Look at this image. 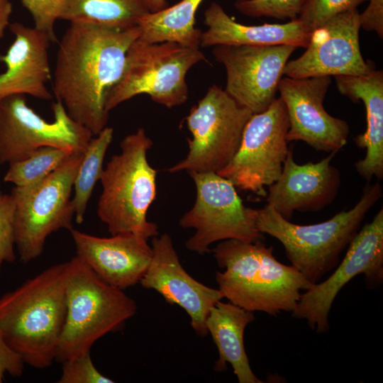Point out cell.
Instances as JSON below:
<instances>
[{"instance_id": "6da1fadb", "label": "cell", "mask_w": 383, "mask_h": 383, "mask_svg": "<svg viewBox=\"0 0 383 383\" xmlns=\"http://www.w3.org/2000/svg\"><path fill=\"white\" fill-rule=\"evenodd\" d=\"M126 30L70 23L59 43L52 91L69 116L99 134L106 127L108 95L120 80L131 44L139 38Z\"/></svg>"}, {"instance_id": "7a4b0ae2", "label": "cell", "mask_w": 383, "mask_h": 383, "mask_svg": "<svg viewBox=\"0 0 383 383\" xmlns=\"http://www.w3.org/2000/svg\"><path fill=\"white\" fill-rule=\"evenodd\" d=\"M67 262L47 267L0 296V331L23 362L37 370L56 359L66 310Z\"/></svg>"}, {"instance_id": "3957f363", "label": "cell", "mask_w": 383, "mask_h": 383, "mask_svg": "<svg viewBox=\"0 0 383 383\" xmlns=\"http://www.w3.org/2000/svg\"><path fill=\"white\" fill-rule=\"evenodd\" d=\"M223 272H217L218 289L232 304L270 316L292 312L310 283L292 265L279 262L273 248L260 240H222L213 250Z\"/></svg>"}, {"instance_id": "277c9868", "label": "cell", "mask_w": 383, "mask_h": 383, "mask_svg": "<svg viewBox=\"0 0 383 383\" xmlns=\"http://www.w3.org/2000/svg\"><path fill=\"white\" fill-rule=\"evenodd\" d=\"M382 196L379 182L367 184L360 201L351 209L311 225L291 223L267 204L257 209L256 225L260 233L268 234L282 244L291 265L314 284L336 267L340 254L358 232L367 213Z\"/></svg>"}, {"instance_id": "5b68a950", "label": "cell", "mask_w": 383, "mask_h": 383, "mask_svg": "<svg viewBox=\"0 0 383 383\" xmlns=\"http://www.w3.org/2000/svg\"><path fill=\"white\" fill-rule=\"evenodd\" d=\"M152 144L140 128L121 141L120 153L104 168L97 215L111 235L134 233L147 240L158 235L157 225L147 219L156 196L157 171L147 158Z\"/></svg>"}, {"instance_id": "8992f818", "label": "cell", "mask_w": 383, "mask_h": 383, "mask_svg": "<svg viewBox=\"0 0 383 383\" xmlns=\"http://www.w3.org/2000/svg\"><path fill=\"white\" fill-rule=\"evenodd\" d=\"M67 264L66 316L55 359L60 363L90 353L99 339L121 330L138 309L123 290L101 279L77 255Z\"/></svg>"}, {"instance_id": "52a82bcc", "label": "cell", "mask_w": 383, "mask_h": 383, "mask_svg": "<svg viewBox=\"0 0 383 383\" xmlns=\"http://www.w3.org/2000/svg\"><path fill=\"white\" fill-rule=\"evenodd\" d=\"M205 60L199 48L170 41L150 43L137 38L128 50L120 80L108 95L106 111L144 94L167 108L184 104L188 99L187 73Z\"/></svg>"}, {"instance_id": "ba28073f", "label": "cell", "mask_w": 383, "mask_h": 383, "mask_svg": "<svg viewBox=\"0 0 383 383\" xmlns=\"http://www.w3.org/2000/svg\"><path fill=\"white\" fill-rule=\"evenodd\" d=\"M83 154H72L56 170L31 185L14 186L16 248L28 263L43 252L46 240L61 229L71 231L74 211L71 193Z\"/></svg>"}, {"instance_id": "9c48e42d", "label": "cell", "mask_w": 383, "mask_h": 383, "mask_svg": "<svg viewBox=\"0 0 383 383\" xmlns=\"http://www.w3.org/2000/svg\"><path fill=\"white\" fill-rule=\"evenodd\" d=\"M252 114L224 89L212 85L186 117L192 135L187 155L167 170L216 173L237 152Z\"/></svg>"}, {"instance_id": "30bf717a", "label": "cell", "mask_w": 383, "mask_h": 383, "mask_svg": "<svg viewBox=\"0 0 383 383\" xmlns=\"http://www.w3.org/2000/svg\"><path fill=\"white\" fill-rule=\"evenodd\" d=\"M194 182L196 196L193 207L183 215L179 226L194 228L186 248L204 254L217 241L235 239L259 241L262 237L256 225L257 209L245 206L235 186L216 172H188Z\"/></svg>"}, {"instance_id": "8fae6325", "label": "cell", "mask_w": 383, "mask_h": 383, "mask_svg": "<svg viewBox=\"0 0 383 383\" xmlns=\"http://www.w3.org/2000/svg\"><path fill=\"white\" fill-rule=\"evenodd\" d=\"M289 127L287 108L279 96L265 111L252 115L237 152L216 173L235 188L267 196L265 187L278 179L289 151Z\"/></svg>"}, {"instance_id": "7c38bea8", "label": "cell", "mask_w": 383, "mask_h": 383, "mask_svg": "<svg viewBox=\"0 0 383 383\" xmlns=\"http://www.w3.org/2000/svg\"><path fill=\"white\" fill-rule=\"evenodd\" d=\"M52 109L54 120L48 122L28 106L25 95L0 99V164L21 160L45 146L84 152L93 134L72 119L60 101Z\"/></svg>"}, {"instance_id": "4fadbf2b", "label": "cell", "mask_w": 383, "mask_h": 383, "mask_svg": "<svg viewBox=\"0 0 383 383\" xmlns=\"http://www.w3.org/2000/svg\"><path fill=\"white\" fill-rule=\"evenodd\" d=\"M359 274H364L366 285L370 289L379 288L383 282L382 208L355 235L334 272L301 294L292 312V316L305 320L317 333L327 332L335 299L342 288Z\"/></svg>"}, {"instance_id": "5bb4252c", "label": "cell", "mask_w": 383, "mask_h": 383, "mask_svg": "<svg viewBox=\"0 0 383 383\" xmlns=\"http://www.w3.org/2000/svg\"><path fill=\"white\" fill-rule=\"evenodd\" d=\"M289 45L214 46L212 53L226 72L225 91L253 114L265 111L276 99L289 58Z\"/></svg>"}, {"instance_id": "9a60e30c", "label": "cell", "mask_w": 383, "mask_h": 383, "mask_svg": "<svg viewBox=\"0 0 383 383\" xmlns=\"http://www.w3.org/2000/svg\"><path fill=\"white\" fill-rule=\"evenodd\" d=\"M360 13L357 9L340 13L313 30L305 52L287 62L284 75L300 79L369 74L374 67L360 52Z\"/></svg>"}, {"instance_id": "2e32d148", "label": "cell", "mask_w": 383, "mask_h": 383, "mask_svg": "<svg viewBox=\"0 0 383 383\" xmlns=\"http://www.w3.org/2000/svg\"><path fill=\"white\" fill-rule=\"evenodd\" d=\"M331 82L330 76L281 79L278 91L288 115V143L300 140L316 150L328 152H337L347 144L348 123L331 116L323 106Z\"/></svg>"}, {"instance_id": "e0dca14e", "label": "cell", "mask_w": 383, "mask_h": 383, "mask_svg": "<svg viewBox=\"0 0 383 383\" xmlns=\"http://www.w3.org/2000/svg\"><path fill=\"white\" fill-rule=\"evenodd\" d=\"M152 249L151 262L140 284L157 292L167 303L182 307L196 334L206 336V319L211 309L224 298L223 293L198 282L184 270L167 233L153 237Z\"/></svg>"}, {"instance_id": "ac0fdd59", "label": "cell", "mask_w": 383, "mask_h": 383, "mask_svg": "<svg viewBox=\"0 0 383 383\" xmlns=\"http://www.w3.org/2000/svg\"><path fill=\"white\" fill-rule=\"evenodd\" d=\"M335 153L299 165L289 149L279 177L269 187L267 204L286 219L295 211H317L331 204L341 184L339 170L331 164Z\"/></svg>"}, {"instance_id": "d6986e66", "label": "cell", "mask_w": 383, "mask_h": 383, "mask_svg": "<svg viewBox=\"0 0 383 383\" xmlns=\"http://www.w3.org/2000/svg\"><path fill=\"white\" fill-rule=\"evenodd\" d=\"M70 231L77 255L104 282L121 290L140 283L152 257L147 239L134 233L102 238Z\"/></svg>"}, {"instance_id": "ffe728a7", "label": "cell", "mask_w": 383, "mask_h": 383, "mask_svg": "<svg viewBox=\"0 0 383 383\" xmlns=\"http://www.w3.org/2000/svg\"><path fill=\"white\" fill-rule=\"evenodd\" d=\"M9 28L15 39L6 53L0 55L6 67L0 74V99L28 94L42 100L51 99L46 85L50 78V38L43 31L21 23L10 24Z\"/></svg>"}, {"instance_id": "44dd1931", "label": "cell", "mask_w": 383, "mask_h": 383, "mask_svg": "<svg viewBox=\"0 0 383 383\" xmlns=\"http://www.w3.org/2000/svg\"><path fill=\"white\" fill-rule=\"evenodd\" d=\"M339 92L353 101L362 100L366 109V131L355 138L356 145L366 150L363 159L355 164L367 181L383 177V72L374 69L360 76H335Z\"/></svg>"}, {"instance_id": "7402d4cb", "label": "cell", "mask_w": 383, "mask_h": 383, "mask_svg": "<svg viewBox=\"0 0 383 383\" xmlns=\"http://www.w3.org/2000/svg\"><path fill=\"white\" fill-rule=\"evenodd\" d=\"M204 23L207 29L202 32L200 44L204 48L219 45H289L306 48L311 34L298 18L283 24H240L216 2L211 3L205 11Z\"/></svg>"}, {"instance_id": "603a6c76", "label": "cell", "mask_w": 383, "mask_h": 383, "mask_svg": "<svg viewBox=\"0 0 383 383\" xmlns=\"http://www.w3.org/2000/svg\"><path fill=\"white\" fill-rule=\"evenodd\" d=\"M254 320L253 312L221 300L211 309L206 319V329L218 351L213 369L223 371L229 363L240 383L262 382L250 367L244 345L245 328Z\"/></svg>"}, {"instance_id": "cb8c5ba5", "label": "cell", "mask_w": 383, "mask_h": 383, "mask_svg": "<svg viewBox=\"0 0 383 383\" xmlns=\"http://www.w3.org/2000/svg\"><path fill=\"white\" fill-rule=\"evenodd\" d=\"M203 0H181L170 7L143 17L138 26L142 41L156 43L175 42L199 48L202 31L194 27L195 14Z\"/></svg>"}, {"instance_id": "d4e9b609", "label": "cell", "mask_w": 383, "mask_h": 383, "mask_svg": "<svg viewBox=\"0 0 383 383\" xmlns=\"http://www.w3.org/2000/svg\"><path fill=\"white\" fill-rule=\"evenodd\" d=\"M150 13L146 0H65L60 19L126 30Z\"/></svg>"}, {"instance_id": "484cf974", "label": "cell", "mask_w": 383, "mask_h": 383, "mask_svg": "<svg viewBox=\"0 0 383 383\" xmlns=\"http://www.w3.org/2000/svg\"><path fill=\"white\" fill-rule=\"evenodd\" d=\"M113 130L105 127L89 141L83 153L74 184L72 203L77 223L84 222L89 201L96 182L100 180L104 167V160L107 149L113 140Z\"/></svg>"}, {"instance_id": "4316f807", "label": "cell", "mask_w": 383, "mask_h": 383, "mask_svg": "<svg viewBox=\"0 0 383 383\" xmlns=\"http://www.w3.org/2000/svg\"><path fill=\"white\" fill-rule=\"evenodd\" d=\"M72 154L68 150L42 147L21 160L9 164L4 181L16 187H25L37 183L60 167Z\"/></svg>"}, {"instance_id": "83f0119b", "label": "cell", "mask_w": 383, "mask_h": 383, "mask_svg": "<svg viewBox=\"0 0 383 383\" xmlns=\"http://www.w3.org/2000/svg\"><path fill=\"white\" fill-rule=\"evenodd\" d=\"M309 0H236L235 9L250 17L296 20Z\"/></svg>"}, {"instance_id": "f1b7e54d", "label": "cell", "mask_w": 383, "mask_h": 383, "mask_svg": "<svg viewBox=\"0 0 383 383\" xmlns=\"http://www.w3.org/2000/svg\"><path fill=\"white\" fill-rule=\"evenodd\" d=\"M369 0H309L298 19L312 33L333 16Z\"/></svg>"}, {"instance_id": "f546056e", "label": "cell", "mask_w": 383, "mask_h": 383, "mask_svg": "<svg viewBox=\"0 0 383 383\" xmlns=\"http://www.w3.org/2000/svg\"><path fill=\"white\" fill-rule=\"evenodd\" d=\"M15 247L14 199L0 191V274L4 263L16 261Z\"/></svg>"}, {"instance_id": "4dcf8cb0", "label": "cell", "mask_w": 383, "mask_h": 383, "mask_svg": "<svg viewBox=\"0 0 383 383\" xmlns=\"http://www.w3.org/2000/svg\"><path fill=\"white\" fill-rule=\"evenodd\" d=\"M58 383H113L94 366L90 353L62 362Z\"/></svg>"}, {"instance_id": "1f68e13d", "label": "cell", "mask_w": 383, "mask_h": 383, "mask_svg": "<svg viewBox=\"0 0 383 383\" xmlns=\"http://www.w3.org/2000/svg\"><path fill=\"white\" fill-rule=\"evenodd\" d=\"M65 0H21L23 5L30 12L34 27L45 33L52 43L57 41L55 25L60 19Z\"/></svg>"}, {"instance_id": "d6a6232c", "label": "cell", "mask_w": 383, "mask_h": 383, "mask_svg": "<svg viewBox=\"0 0 383 383\" xmlns=\"http://www.w3.org/2000/svg\"><path fill=\"white\" fill-rule=\"evenodd\" d=\"M21 357L8 345L0 331V383H3L5 374L13 377H21L24 372Z\"/></svg>"}, {"instance_id": "836d02e7", "label": "cell", "mask_w": 383, "mask_h": 383, "mask_svg": "<svg viewBox=\"0 0 383 383\" xmlns=\"http://www.w3.org/2000/svg\"><path fill=\"white\" fill-rule=\"evenodd\" d=\"M365 11L360 13V28L367 31H374L383 38V0H369Z\"/></svg>"}, {"instance_id": "e575fe53", "label": "cell", "mask_w": 383, "mask_h": 383, "mask_svg": "<svg viewBox=\"0 0 383 383\" xmlns=\"http://www.w3.org/2000/svg\"><path fill=\"white\" fill-rule=\"evenodd\" d=\"M12 5L9 0H0V39L4 35L6 28L10 25Z\"/></svg>"}, {"instance_id": "d590c367", "label": "cell", "mask_w": 383, "mask_h": 383, "mask_svg": "<svg viewBox=\"0 0 383 383\" xmlns=\"http://www.w3.org/2000/svg\"><path fill=\"white\" fill-rule=\"evenodd\" d=\"M148 6L151 13L157 12L167 7V0H146Z\"/></svg>"}]
</instances>
